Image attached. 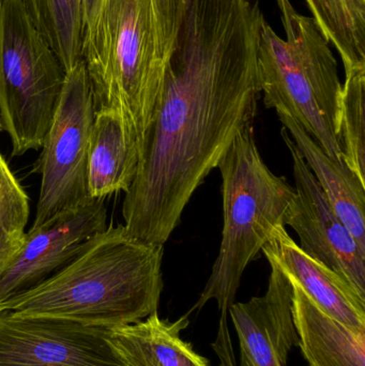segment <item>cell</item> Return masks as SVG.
Masks as SVG:
<instances>
[{
  "label": "cell",
  "instance_id": "1",
  "mask_svg": "<svg viewBox=\"0 0 365 366\" xmlns=\"http://www.w3.org/2000/svg\"><path fill=\"white\" fill-rule=\"evenodd\" d=\"M261 0H191L124 196V227L164 245L193 194L253 124Z\"/></svg>",
  "mask_w": 365,
  "mask_h": 366
},
{
  "label": "cell",
  "instance_id": "2",
  "mask_svg": "<svg viewBox=\"0 0 365 366\" xmlns=\"http://www.w3.org/2000/svg\"><path fill=\"white\" fill-rule=\"evenodd\" d=\"M163 245L144 242L124 225L90 239L64 268L0 303V312L109 329L158 312Z\"/></svg>",
  "mask_w": 365,
  "mask_h": 366
},
{
  "label": "cell",
  "instance_id": "3",
  "mask_svg": "<svg viewBox=\"0 0 365 366\" xmlns=\"http://www.w3.org/2000/svg\"><path fill=\"white\" fill-rule=\"evenodd\" d=\"M181 29L174 0H105L83 34L94 107L118 111L141 146Z\"/></svg>",
  "mask_w": 365,
  "mask_h": 366
},
{
  "label": "cell",
  "instance_id": "4",
  "mask_svg": "<svg viewBox=\"0 0 365 366\" xmlns=\"http://www.w3.org/2000/svg\"><path fill=\"white\" fill-rule=\"evenodd\" d=\"M218 169L222 176V240L211 274L192 311L201 310L208 301L218 302L220 329L212 347L220 358H229L234 352L226 317L242 274L259 257L274 230L285 226L296 191L264 162L253 124L238 133Z\"/></svg>",
  "mask_w": 365,
  "mask_h": 366
},
{
  "label": "cell",
  "instance_id": "5",
  "mask_svg": "<svg viewBox=\"0 0 365 366\" xmlns=\"http://www.w3.org/2000/svg\"><path fill=\"white\" fill-rule=\"evenodd\" d=\"M64 79L21 0H0V130L10 137L12 157L41 149Z\"/></svg>",
  "mask_w": 365,
  "mask_h": 366
},
{
  "label": "cell",
  "instance_id": "6",
  "mask_svg": "<svg viewBox=\"0 0 365 366\" xmlns=\"http://www.w3.org/2000/svg\"><path fill=\"white\" fill-rule=\"evenodd\" d=\"M94 97L83 60L66 73L53 122L34 172L41 176L34 226L91 199L88 158L94 124Z\"/></svg>",
  "mask_w": 365,
  "mask_h": 366
},
{
  "label": "cell",
  "instance_id": "7",
  "mask_svg": "<svg viewBox=\"0 0 365 366\" xmlns=\"http://www.w3.org/2000/svg\"><path fill=\"white\" fill-rule=\"evenodd\" d=\"M281 135L291 152L296 183L285 226L295 230L304 253L346 280L365 299V252L330 206L284 127Z\"/></svg>",
  "mask_w": 365,
  "mask_h": 366
},
{
  "label": "cell",
  "instance_id": "8",
  "mask_svg": "<svg viewBox=\"0 0 365 366\" xmlns=\"http://www.w3.org/2000/svg\"><path fill=\"white\" fill-rule=\"evenodd\" d=\"M103 328L0 312V366H126Z\"/></svg>",
  "mask_w": 365,
  "mask_h": 366
},
{
  "label": "cell",
  "instance_id": "9",
  "mask_svg": "<svg viewBox=\"0 0 365 366\" xmlns=\"http://www.w3.org/2000/svg\"><path fill=\"white\" fill-rule=\"evenodd\" d=\"M106 221L104 199L91 198L57 213L41 225L32 226L0 277V303L64 268L90 239L107 227Z\"/></svg>",
  "mask_w": 365,
  "mask_h": 366
},
{
  "label": "cell",
  "instance_id": "10",
  "mask_svg": "<svg viewBox=\"0 0 365 366\" xmlns=\"http://www.w3.org/2000/svg\"><path fill=\"white\" fill-rule=\"evenodd\" d=\"M271 273L267 292L229 307L240 346V366H287L298 346L293 316L294 288L280 267L268 259Z\"/></svg>",
  "mask_w": 365,
  "mask_h": 366
},
{
  "label": "cell",
  "instance_id": "11",
  "mask_svg": "<svg viewBox=\"0 0 365 366\" xmlns=\"http://www.w3.org/2000/svg\"><path fill=\"white\" fill-rule=\"evenodd\" d=\"M259 64L266 107L291 115L328 156L341 160L338 139L317 103L306 71L296 60L286 41L267 21L261 30Z\"/></svg>",
  "mask_w": 365,
  "mask_h": 366
},
{
  "label": "cell",
  "instance_id": "12",
  "mask_svg": "<svg viewBox=\"0 0 365 366\" xmlns=\"http://www.w3.org/2000/svg\"><path fill=\"white\" fill-rule=\"evenodd\" d=\"M261 251L321 311L354 330L365 332V299L346 280L304 253L285 226L274 230Z\"/></svg>",
  "mask_w": 365,
  "mask_h": 366
},
{
  "label": "cell",
  "instance_id": "13",
  "mask_svg": "<svg viewBox=\"0 0 365 366\" xmlns=\"http://www.w3.org/2000/svg\"><path fill=\"white\" fill-rule=\"evenodd\" d=\"M281 14L285 39L310 79L317 103L336 137L342 84L338 62L313 17L304 16L296 10L291 0H276Z\"/></svg>",
  "mask_w": 365,
  "mask_h": 366
},
{
  "label": "cell",
  "instance_id": "14",
  "mask_svg": "<svg viewBox=\"0 0 365 366\" xmlns=\"http://www.w3.org/2000/svg\"><path fill=\"white\" fill-rule=\"evenodd\" d=\"M306 165L319 182L336 214L345 224L365 252V182L347 167L343 159L336 160L313 139L291 115L276 111Z\"/></svg>",
  "mask_w": 365,
  "mask_h": 366
},
{
  "label": "cell",
  "instance_id": "15",
  "mask_svg": "<svg viewBox=\"0 0 365 366\" xmlns=\"http://www.w3.org/2000/svg\"><path fill=\"white\" fill-rule=\"evenodd\" d=\"M139 165V145L124 118L115 109L94 114L88 158V193L105 199L130 189Z\"/></svg>",
  "mask_w": 365,
  "mask_h": 366
},
{
  "label": "cell",
  "instance_id": "16",
  "mask_svg": "<svg viewBox=\"0 0 365 366\" xmlns=\"http://www.w3.org/2000/svg\"><path fill=\"white\" fill-rule=\"evenodd\" d=\"M188 315L171 322L154 312L135 324L105 330L107 342L126 366H210L180 337Z\"/></svg>",
  "mask_w": 365,
  "mask_h": 366
},
{
  "label": "cell",
  "instance_id": "17",
  "mask_svg": "<svg viewBox=\"0 0 365 366\" xmlns=\"http://www.w3.org/2000/svg\"><path fill=\"white\" fill-rule=\"evenodd\" d=\"M293 288L298 346L309 366H365V332L321 311L299 286Z\"/></svg>",
  "mask_w": 365,
  "mask_h": 366
},
{
  "label": "cell",
  "instance_id": "18",
  "mask_svg": "<svg viewBox=\"0 0 365 366\" xmlns=\"http://www.w3.org/2000/svg\"><path fill=\"white\" fill-rule=\"evenodd\" d=\"M30 21L64 66L81 60L83 0H21Z\"/></svg>",
  "mask_w": 365,
  "mask_h": 366
},
{
  "label": "cell",
  "instance_id": "19",
  "mask_svg": "<svg viewBox=\"0 0 365 366\" xmlns=\"http://www.w3.org/2000/svg\"><path fill=\"white\" fill-rule=\"evenodd\" d=\"M321 32L340 54L345 73L365 66V0H306Z\"/></svg>",
  "mask_w": 365,
  "mask_h": 366
},
{
  "label": "cell",
  "instance_id": "20",
  "mask_svg": "<svg viewBox=\"0 0 365 366\" xmlns=\"http://www.w3.org/2000/svg\"><path fill=\"white\" fill-rule=\"evenodd\" d=\"M365 66L345 73L336 139L347 167L365 182Z\"/></svg>",
  "mask_w": 365,
  "mask_h": 366
},
{
  "label": "cell",
  "instance_id": "21",
  "mask_svg": "<svg viewBox=\"0 0 365 366\" xmlns=\"http://www.w3.org/2000/svg\"><path fill=\"white\" fill-rule=\"evenodd\" d=\"M29 197L0 152V277L23 245Z\"/></svg>",
  "mask_w": 365,
  "mask_h": 366
},
{
  "label": "cell",
  "instance_id": "22",
  "mask_svg": "<svg viewBox=\"0 0 365 366\" xmlns=\"http://www.w3.org/2000/svg\"><path fill=\"white\" fill-rule=\"evenodd\" d=\"M105 0H83V34L94 27Z\"/></svg>",
  "mask_w": 365,
  "mask_h": 366
},
{
  "label": "cell",
  "instance_id": "23",
  "mask_svg": "<svg viewBox=\"0 0 365 366\" xmlns=\"http://www.w3.org/2000/svg\"><path fill=\"white\" fill-rule=\"evenodd\" d=\"M220 366H222V365H220Z\"/></svg>",
  "mask_w": 365,
  "mask_h": 366
}]
</instances>
